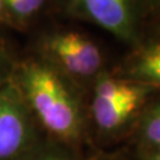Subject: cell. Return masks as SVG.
Segmentation results:
<instances>
[{"mask_svg": "<svg viewBox=\"0 0 160 160\" xmlns=\"http://www.w3.org/2000/svg\"><path fill=\"white\" fill-rule=\"evenodd\" d=\"M12 81L32 116L50 134L64 141L78 138L82 114L71 81L42 58L16 65Z\"/></svg>", "mask_w": 160, "mask_h": 160, "instance_id": "cell-1", "label": "cell"}, {"mask_svg": "<svg viewBox=\"0 0 160 160\" xmlns=\"http://www.w3.org/2000/svg\"><path fill=\"white\" fill-rule=\"evenodd\" d=\"M42 59L71 82L89 80L103 65L102 52L86 34L62 30L46 34L39 43Z\"/></svg>", "mask_w": 160, "mask_h": 160, "instance_id": "cell-2", "label": "cell"}, {"mask_svg": "<svg viewBox=\"0 0 160 160\" xmlns=\"http://www.w3.org/2000/svg\"><path fill=\"white\" fill-rule=\"evenodd\" d=\"M153 87L123 77L100 75L94 87L92 113L97 127L113 132L141 107Z\"/></svg>", "mask_w": 160, "mask_h": 160, "instance_id": "cell-3", "label": "cell"}, {"mask_svg": "<svg viewBox=\"0 0 160 160\" xmlns=\"http://www.w3.org/2000/svg\"><path fill=\"white\" fill-rule=\"evenodd\" d=\"M34 118L14 82L0 88V160H19L34 141Z\"/></svg>", "mask_w": 160, "mask_h": 160, "instance_id": "cell-4", "label": "cell"}, {"mask_svg": "<svg viewBox=\"0 0 160 160\" xmlns=\"http://www.w3.org/2000/svg\"><path fill=\"white\" fill-rule=\"evenodd\" d=\"M139 6L140 0H65L69 14L96 24L127 43L138 40Z\"/></svg>", "mask_w": 160, "mask_h": 160, "instance_id": "cell-5", "label": "cell"}, {"mask_svg": "<svg viewBox=\"0 0 160 160\" xmlns=\"http://www.w3.org/2000/svg\"><path fill=\"white\" fill-rule=\"evenodd\" d=\"M120 77L148 86H160V39L148 40L132 53Z\"/></svg>", "mask_w": 160, "mask_h": 160, "instance_id": "cell-6", "label": "cell"}, {"mask_svg": "<svg viewBox=\"0 0 160 160\" xmlns=\"http://www.w3.org/2000/svg\"><path fill=\"white\" fill-rule=\"evenodd\" d=\"M140 133L147 145L155 149L160 148V103H157L145 114Z\"/></svg>", "mask_w": 160, "mask_h": 160, "instance_id": "cell-7", "label": "cell"}, {"mask_svg": "<svg viewBox=\"0 0 160 160\" xmlns=\"http://www.w3.org/2000/svg\"><path fill=\"white\" fill-rule=\"evenodd\" d=\"M14 67L16 65L12 63L11 56L6 49V45L0 39V88L11 81Z\"/></svg>", "mask_w": 160, "mask_h": 160, "instance_id": "cell-8", "label": "cell"}, {"mask_svg": "<svg viewBox=\"0 0 160 160\" xmlns=\"http://www.w3.org/2000/svg\"><path fill=\"white\" fill-rule=\"evenodd\" d=\"M19 160H74L71 157L64 154L62 152H56V151H48V152H42L37 154H28L24 155L23 158Z\"/></svg>", "mask_w": 160, "mask_h": 160, "instance_id": "cell-9", "label": "cell"}, {"mask_svg": "<svg viewBox=\"0 0 160 160\" xmlns=\"http://www.w3.org/2000/svg\"><path fill=\"white\" fill-rule=\"evenodd\" d=\"M0 22H7L8 23V17H7L4 0H0Z\"/></svg>", "mask_w": 160, "mask_h": 160, "instance_id": "cell-10", "label": "cell"}, {"mask_svg": "<svg viewBox=\"0 0 160 160\" xmlns=\"http://www.w3.org/2000/svg\"><path fill=\"white\" fill-rule=\"evenodd\" d=\"M140 1L152 7H160V0H140Z\"/></svg>", "mask_w": 160, "mask_h": 160, "instance_id": "cell-11", "label": "cell"}, {"mask_svg": "<svg viewBox=\"0 0 160 160\" xmlns=\"http://www.w3.org/2000/svg\"><path fill=\"white\" fill-rule=\"evenodd\" d=\"M149 160H160V148L155 149L153 154L149 157Z\"/></svg>", "mask_w": 160, "mask_h": 160, "instance_id": "cell-12", "label": "cell"}]
</instances>
